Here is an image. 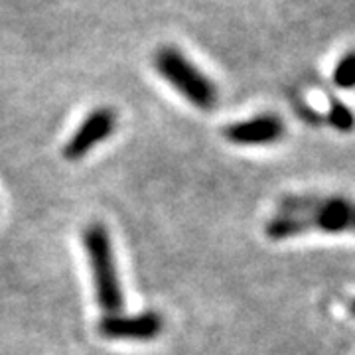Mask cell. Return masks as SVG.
Here are the masks:
<instances>
[{
    "mask_svg": "<svg viewBox=\"0 0 355 355\" xmlns=\"http://www.w3.org/2000/svg\"><path fill=\"white\" fill-rule=\"evenodd\" d=\"M265 231L272 241L308 231L355 233V198L338 193L288 196L280 202V211L266 223Z\"/></svg>",
    "mask_w": 355,
    "mask_h": 355,
    "instance_id": "cell-1",
    "label": "cell"
},
{
    "mask_svg": "<svg viewBox=\"0 0 355 355\" xmlns=\"http://www.w3.org/2000/svg\"><path fill=\"white\" fill-rule=\"evenodd\" d=\"M83 245L89 257V265L93 272V284H95V294L97 302L107 316L119 314L121 308L125 306L123 298V286L114 265L113 245L107 229L103 225H89L83 233Z\"/></svg>",
    "mask_w": 355,
    "mask_h": 355,
    "instance_id": "cell-2",
    "label": "cell"
},
{
    "mask_svg": "<svg viewBox=\"0 0 355 355\" xmlns=\"http://www.w3.org/2000/svg\"><path fill=\"white\" fill-rule=\"evenodd\" d=\"M154 65H156V71L164 77L178 93H182L193 107L203 109V111H209L216 107V85L203 76L182 51L174 48H162L154 55Z\"/></svg>",
    "mask_w": 355,
    "mask_h": 355,
    "instance_id": "cell-3",
    "label": "cell"
},
{
    "mask_svg": "<svg viewBox=\"0 0 355 355\" xmlns=\"http://www.w3.org/2000/svg\"><path fill=\"white\" fill-rule=\"evenodd\" d=\"M162 318L156 312H144L137 316H121L113 314L101 320V331L109 340H135V342H150L162 331Z\"/></svg>",
    "mask_w": 355,
    "mask_h": 355,
    "instance_id": "cell-4",
    "label": "cell"
},
{
    "mask_svg": "<svg viewBox=\"0 0 355 355\" xmlns=\"http://www.w3.org/2000/svg\"><path fill=\"white\" fill-rule=\"evenodd\" d=\"M116 116L111 109H97L89 114L87 119L77 128L76 135L67 140L64 148V156L67 160H79L85 154L91 153L95 144L107 140L113 135Z\"/></svg>",
    "mask_w": 355,
    "mask_h": 355,
    "instance_id": "cell-5",
    "label": "cell"
},
{
    "mask_svg": "<svg viewBox=\"0 0 355 355\" xmlns=\"http://www.w3.org/2000/svg\"><path fill=\"white\" fill-rule=\"evenodd\" d=\"M284 137V123L277 114H259L225 128V139L239 146H265Z\"/></svg>",
    "mask_w": 355,
    "mask_h": 355,
    "instance_id": "cell-6",
    "label": "cell"
},
{
    "mask_svg": "<svg viewBox=\"0 0 355 355\" xmlns=\"http://www.w3.org/2000/svg\"><path fill=\"white\" fill-rule=\"evenodd\" d=\"M328 123H330L334 128L342 130V132H352L355 127V116L342 101H338V99H330Z\"/></svg>",
    "mask_w": 355,
    "mask_h": 355,
    "instance_id": "cell-7",
    "label": "cell"
},
{
    "mask_svg": "<svg viewBox=\"0 0 355 355\" xmlns=\"http://www.w3.org/2000/svg\"><path fill=\"white\" fill-rule=\"evenodd\" d=\"M334 83L340 89L355 87V51L345 53L334 69Z\"/></svg>",
    "mask_w": 355,
    "mask_h": 355,
    "instance_id": "cell-8",
    "label": "cell"
},
{
    "mask_svg": "<svg viewBox=\"0 0 355 355\" xmlns=\"http://www.w3.org/2000/svg\"><path fill=\"white\" fill-rule=\"evenodd\" d=\"M349 310H352V314H354V316H355V300H354V302H352V306H349Z\"/></svg>",
    "mask_w": 355,
    "mask_h": 355,
    "instance_id": "cell-9",
    "label": "cell"
}]
</instances>
